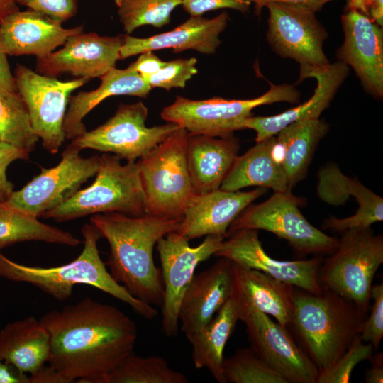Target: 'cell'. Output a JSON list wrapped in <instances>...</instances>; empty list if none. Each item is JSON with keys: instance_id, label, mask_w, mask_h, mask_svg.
Listing matches in <instances>:
<instances>
[{"instance_id": "cell-1", "label": "cell", "mask_w": 383, "mask_h": 383, "mask_svg": "<svg viewBox=\"0 0 383 383\" xmlns=\"http://www.w3.org/2000/svg\"><path fill=\"white\" fill-rule=\"evenodd\" d=\"M50 337L48 365L67 382L106 383L133 352L135 323L114 306L87 297L40 319Z\"/></svg>"}, {"instance_id": "cell-2", "label": "cell", "mask_w": 383, "mask_h": 383, "mask_svg": "<svg viewBox=\"0 0 383 383\" xmlns=\"http://www.w3.org/2000/svg\"><path fill=\"white\" fill-rule=\"evenodd\" d=\"M182 219L110 212L94 214L90 222L109 243L106 265L113 279L136 299L161 306L164 286L153 249L160 238L177 231Z\"/></svg>"}, {"instance_id": "cell-3", "label": "cell", "mask_w": 383, "mask_h": 383, "mask_svg": "<svg viewBox=\"0 0 383 383\" xmlns=\"http://www.w3.org/2000/svg\"><path fill=\"white\" fill-rule=\"evenodd\" d=\"M367 316L353 301L331 290L312 294L295 287L287 328L319 372L348 348Z\"/></svg>"}, {"instance_id": "cell-4", "label": "cell", "mask_w": 383, "mask_h": 383, "mask_svg": "<svg viewBox=\"0 0 383 383\" xmlns=\"http://www.w3.org/2000/svg\"><path fill=\"white\" fill-rule=\"evenodd\" d=\"M81 233L84 238L82 252L70 262L57 267L28 266L13 262L0 252V277L30 284L60 301L72 296L74 285H90L129 305L144 318L154 319L157 311L133 296L107 270L97 246L102 238L98 228L92 223H85Z\"/></svg>"}, {"instance_id": "cell-5", "label": "cell", "mask_w": 383, "mask_h": 383, "mask_svg": "<svg viewBox=\"0 0 383 383\" xmlns=\"http://www.w3.org/2000/svg\"><path fill=\"white\" fill-rule=\"evenodd\" d=\"M117 212L138 216L145 214V195L138 161L121 163L111 153L99 156L96 179L87 187L42 217L57 222L72 221L89 215Z\"/></svg>"}, {"instance_id": "cell-6", "label": "cell", "mask_w": 383, "mask_h": 383, "mask_svg": "<svg viewBox=\"0 0 383 383\" xmlns=\"http://www.w3.org/2000/svg\"><path fill=\"white\" fill-rule=\"evenodd\" d=\"M187 135L179 126L138 161L146 214L182 219L196 194L187 161Z\"/></svg>"}, {"instance_id": "cell-7", "label": "cell", "mask_w": 383, "mask_h": 383, "mask_svg": "<svg viewBox=\"0 0 383 383\" xmlns=\"http://www.w3.org/2000/svg\"><path fill=\"white\" fill-rule=\"evenodd\" d=\"M341 234L337 248L320 265L318 282L323 289L353 301L367 313L372 282L383 262V235L370 228Z\"/></svg>"}, {"instance_id": "cell-8", "label": "cell", "mask_w": 383, "mask_h": 383, "mask_svg": "<svg viewBox=\"0 0 383 383\" xmlns=\"http://www.w3.org/2000/svg\"><path fill=\"white\" fill-rule=\"evenodd\" d=\"M264 94L250 99H225L214 97L194 100L177 96L163 109L162 119L187 130L189 134L224 137L241 130L243 121L252 116L255 108L277 102L296 104L300 93L292 84H274Z\"/></svg>"}, {"instance_id": "cell-9", "label": "cell", "mask_w": 383, "mask_h": 383, "mask_svg": "<svg viewBox=\"0 0 383 383\" xmlns=\"http://www.w3.org/2000/svg\"><path fill=\"white\" fill-rule=\"evenodd\" d=\"M302 203L291 191L274 192L262 203L248 206L231 223L227 234L241 228L264 230L286 240L301 256L331 254L338 239L311 225L299 208Z\"/></svg>"}, {"instance_id": "cell-10", "label": "cell", "mask_w": 383, "mask_h": 383, "mask_svg": "<svg viewBox=\"0 0 383 383\" xmlns=\"http://www.w3.org/2000/svg\"><path fill=\"white\" fill-rule=\"evenodd\" d=\"M148 111L143 101L121 104L104 124L74 138L79 150L92 149L111 153L121 160L136 162L147 156L179 126L173 123L147 127Z\"/></svg>"}, {"instance_id": "cell-11", "label": "cell", "mask_w": 383, "mask_h": 383, "mask_svg": "<svg viewBox=\"0 0 383 383\" xmlns=\"http://www.w3.org/2000/svg\"><path fill=\"white\" fill-rule=\"evenodd\" d=\"M14 79L25 102L33 131L43 147L56 154L65 140L63 123L70 94L90 79L77 77L60 81L23 65H17Z\"/></svg>"}, {"instance_id": "cell-12", "label": "cell", "mask_w": 383, "mask_h": 383, "mask_svg": "<svg viewBox=\"0 0 383 383\" xmlns=\"http://www.w3.org/2000/svg\"><path fill=\"white\" fill-rule=\"evenodd\" d=\"M80 151L71 143L67 145L56 166L41 167L38 175L13 191L4 203L36 218L62 204L98 171L99 156L83 157Z\"/></svg>"}, {"instance_id": "cell-13", "label": "cell", "mask_w": 383, "mask_h": 383, "mask_svg": "<svg viewBox=\"0 0 383 383\" xmlns=\"http://www.w3.org/2000/svg\"><path fill=\"white\" fill-rule=\"evenodd\" d=\"M223 239L222 235H209L199 245L190 247L189 240L174 231L158 240L157 250L164 286L162 329L167 337L177 335L180 304L196 267L214 255Z\"/></svg>"}, {"instance_id": "cell-14", "label": "cell", "mask_w": 383, "mask_h": 383, "mask_svg": "<svg viewBox=\"0 0 383 383\" xmlns=\"http://www.w3.org/2000/svg\"><path fill=\"white\" fill-rule=\"evenodd\" d=\"M252 350L287 383H316L318 370L286 326L255 309L239 310Z\"/></svg>"}, {"instance_id": "cell-15", "label": "cell", "mask_w": 383, "mask_h": 383, "mask_svg": "<svg viewBox=\"0 0 383 383\" xmlns=\"http://www.w3.org/2000/svg\"><path fill=\"white\" fill-rule=\"evenodd\" d=\"M265 7L270 13L266 39L275 53L296 60L300 67L330 63L323 51L328 34L315 12L279 3Z\"/></svg>"}, {"instance_id": "cell-16", "label": "cell", "mask_w": 383, "mask_h": 383, "mask_svg": "<svg viewBox=\"0 0 383 383\" xmlns=\"http://www.w3.org/2000/svg\"><path fill=\"white\" fill-rule=\"evenodd\" d=\"M225 238L214 256L228 258L312 294L323 292L318 278L323 261L321 256L292 261L275 260L265 251L256 229H238L228 233Z\"/></svg>"}, {"instance_id": "cell-17", "label": "cell", "mask_w": 383, "mask_h": 383, "mask_svg": "<svg viewBox=\"0 0 383 383\" xmlns=\"http://www.w3.org/2000/svg\"><path fill=\"white\" fill-rule=\"evenodd\" d=\"M123 35L101 36L94 32L71 35L61 49L36 57L35 72L52 77L66 73L77 77L99 78L116 67L121 60Z\"/></svg>"}, {"instance_id": "cell-18", "label": "cell", "mask_w": 383, "mask_h": 383, "mask_svg": "<svg viewBox=\"0 0 383 383\" xmlns=\"http://www.w3.org/2000/svg\"><path fill=\"white\" fill-rule=\"evenodd\" d=\"M344 41L336 56L350 66L363 88L378 99L383 98V29L356 11L341 16Z\"/></svg>"}, {"instance_id": "cell-19", "label": "cell", "mask_w": 383, "mask_h": 383, "mask_svg": "<svg viewBox=\"0 0 383 383\" xmlns=\"http://www.w3.org/2000/svg\"><path fill=\"white\" fill-rule=\"evenodd\" d=\"M317 196L332 206L343 205L349 196L358 204L356 213L343 218L330 217L322 228L343 233L353 228H368L383 220V198L364 186L358 180L343 174L335 164H328L317 174Z\"/></svg>"}, {"instance_id": "cell-20", "label": "cell", "mask_w": 383, "mask_h": 383, "mask_svg": "<svg viewBox=\"0 0 383 383\" xmlns=\"http://www.w3.org/2000/svg\"><path fill=\"white\" fill-rule=\"evenodd\" d=\"M266 191L264 187L249 192L219 188L196 194L188 204L175 232L188 240L209 235H219L225 238L233 220Z\"/></svg>"}, {"instance_id": "cell-21", "label": "cell", "mask_w": 383, "mask_h": 383, "mask_svg": "<svg viewBox=\"0 0 383 383\" xmlns=\"http://www.w3.org/2000/svg\"><path fill=\"white\" fill-rule=\"evenodd\" d=\"M349 67L340 61L323 67H300V80L314 78L316 87L306 102L281 113L270 116H250L242 123V128L256 133V142L276 135L287 126L296 121L318 118L326 109L339 87L348 77Z\"/></svg>"}, {"instance_id": "cell-22", "label": "cell", "mask_w": 383, "mask_h": 383, "mask_svg": "<svg viewBox=\"0 0 383 383\" xmlns=\"http://www.w3.org/2000/svg\"><path fill=\"white\" fill-rule=\"evenodd\" d=\"M62 23L28 9L16 10L0 19V35L7 55L41 57L62 46L67 39L83 32V26L65 28Z\"/></svg>"}, {"instance_id": "cell-23", "label": "cell", "mask_w": 383, "mask_h": 383, "mask_svg": "<svg viewBox=\"0 0 383 383\" xmlns=\"http://www.w3.org/2000/svg\"><path fill=\"white\" fill-rule=\"evenodd\" d=\"M229 16L223 11L213 18L191 16L174 29L148 38L123 35L121 60L145 51L172 48L177 53L194 50L206 55L215 54L221 41L220 34L228 25Z\"/></svg>"}, {"instance_id": "cell-24", "label": "cell", "mask_w": 383, "mask_h": 383, "mask_svg": "<svg viewBox=\"0 0 383 383\" xmlns=\"http://www.w3.org/2000/svg\"><path fill=\"white\" fill-rule=\"evenodd\" d=\"M233 262L220 257L209 269L194 275L179 310L181 330L188 335L205 326L230 297Z\"/></svg>"}, {"instance_id": "cell-25", "label": "cell", "mask_w": 383, "mask_h": 383, "mask_svg": "<svg viewBox=\"0 0 383 383\" xmlns=\"http://www.w3.org/2000/svg\"><path fill=\"white\" fill-rule=\"evenodd\" d=\"M294 289L263 272L233 262L231 296L239 310H257L287 327L292 313Z\"/></svg>"}, {"instance_id": "cell-26", "label": "cell", "mask_w": 383, "mask_h": 383, "mask_svg": "<svg viewBox=\"0 0 383 383\" xmlns=\"http://www.w3.org/2000/svg\"><path fill=\"white\" fill-rule=\"evenodd\" d=\"M240 147L239 140L234 135L214 137L188 133L187 161L196 194L220 188L238 156Z\"/></svg>"}, {"instance_id": "cell-27", "label": "cell", "mask_w": 383, "mask_h": 383, "mask_svg": "<svg viewBox=\"0 0 383 383\" xmlns=\"http://www.w3.org/2000/svg\"><path fill=\"white\" fill-rule=\"evenodd\" d=\"M238 156L220 189L239 191L248 187L269 188L274 192L291 191L283 166L277 157L276 135L265 138Z\"/></svg>"}, {"instance_id": "cell-28", "label": "cell", "mask_w": 383, "mask_h": 383, "mask_svg": "<svg viewBox=\"0 0 383 383\" xmlns=\"http://www.w3.org/2000/svg\"><path fill=\"white\" fill-rule=\"evenodd\" d=\"M100 85L90 91H81L69 98L63 130L72 140L87 131L84 118L99 104L111 96L128 95L146 98L152 90L148 82L130 65L123 70L113 67L99 77Z\"/></svg>"}, {"instance_id": "cell-29", "label": "cell", "mask_w": 383, "mask_h": 383, "mask_svg": "<svg viewBox=\"0 0 383 383\" xmlns=\"http://www.w3.org/2000/svg\"><path fill=\"white\" fill-rule=\"evenodd\" d=\"M50 337L40 320L30 316L0 330V355L22 373L31 375L48 362Z\"/></svg>"}, {"instance_id": "cell-30", "label": "cell", "mask_w": 383, "mask_h": 383, "mask_svg": "<svg viewBox=\"0 0 383 383\" xmlns=\"http://www.w3.org/2000/svg\"><path fill=\"white\" fill-rule=\"evenodd\" d=\"M240 321L239 309L230 295L215 317L200 330L187 335L196 369H207L218 383H226L223 373V350Z\"/></svg>"}, {"instance_id": "cell-31", "label": "cell", "mask_w": 383, "mask_h": 383, "mask_svg": "<svg viewBox=\"0 0 383 383\" xmlns=\"http://www.w3.org/2000/svg\"><path fill=\"white\" fill-rule=\"evenodd\" d=\"M328 130L324 120L310 118L292 123L276 135L279 160L291 189L306 177L318 145Z\"/></svg>"}, {"instance_id": "cell-32", "label": "cell", "mask_w": 383, "mask_h": 383, "mask_svg": "<svg viewBox=\"0 0 383 383\" xmlns=\"http://www.w3.org/2000/svg\"><path fill=\"white\" fill-rule=\"evenodd\" d=\"M32 240L71 247L80 243L72 233L0 202V252L6 247Z\"/></svg>"}, {"instance_id": "cell-33", "label": "cell", "mask_w": 383, "mask_h": 383, "mask_svg": "<svg viewBox=\"0 0 383 383\" xmlns=\"http://www.w3.org/2000/svg\"><path fill=\"white\" fill-rule=\"evenodd\" d=\"M188 378L160 356L142 357L134 351L109 373L106 383H187Z\"/></svg>"}, {"instance_id": "cell-34", "label": "cell", "mask_w": 383, "mask_h": 383, "mask_svg": "<svg viewBox=\"0 0 383 383\" xmlns=\"http://www.w3.org/2000/svg\"><path fill=\"white\" fill-rule=\"evenodd\" d=\"M39 140L18 92L0 91V142L30 153Z\"/></svg>"}, {"instance_id": "cell-35", "label": "cell", "mask_w": 383, "mask_h": 383, "mask_svg": "<svg viewBox=\"0 0 383 383\" xmlns=\"http://www.w3.org/2000/svg\"><path fill=\"white\" fill-rule=\"evenodd\" d=\"M182 0H123L118 15L127 35L138 27L150 25L161 28L170 22L172 11Z\"/></svg>"}, {"instance_id": "cell-36", "label": "cell", "mask_w": 383, "mask_h": 383, "mask_svg": "<svg viewBox=\"0 0 383 383\" xmlns=\"http://www.w3.org/2000/svg\"><path fill=\"white\" fill-rule=\"evenodd\" d=\"M223 373L226 383H287L251 348H240L224 358Z\"/></svg>"}, {"instance_id": "cell-37", "label": "cell", "mask_w": 383, "mask_h": 383, "mask_svg": "<svg viewBox=\"0 0 383 383\" xmlns=\"http://www.w3.org/2000/svg\"><path fill=\"white\" fill-rule=\"evenodd\" d=\"M374 348L370 343H364L357 335L348 348L329 368L319 371L316 383H348L355 367L362 361L369 360Z\"/></svg>"}, {"instance_id": "cell-38", "label": "cell", "mask_w": 383, "mask_h": 383, "mask_svg": "<svg viewBox=\"0 0 383 383\" xmlns=\"http://www.w3.org/2000/svg\"><path fill=\"white\" fill-rule=\"evenodd\" d=\"M196 57L178 58L165 62V65L145 80L152 89L162 88L170 91L172 88L184 89L186 83L198 72Z\"/></svg>"}, {"instance_id": "cell-39", "label": "cell", "mask_w": 383, "mask_h": 383, "mask_svg": "<svg viewBox=\"0 0 383 383\" xmlns=\"http://www.w3.org/2000/svg\"><path fill=\"white\" fill-rule=\"evenodd\" d=\"M370 296L374 302L370 316L363 323L360 337L364 343H370L377 350L383 337V284L372 285Z\"/></svg>"}, {"instance_id": "cell-40", "label": "cell", "mask_w": 383, "mask_h": 383, "mask_svg": "<svg viewBox=\"0 0 383 383\" xmlns=\"http://www.w3.org/2000/svg\"><path fill=\"white\" fill-rule=\"evenodd\" d=\"M18 4L64 23L78 11V0H16Z\"/></svg>"}, {"instance_id": "cell-41", "label": "cell", "mask_w": 383, "mask_h": 383, "mask_svg": "<svg viewBox=\"0 0 383 383\" xmlns=\"http://www.w3.org/2000/svg\"><path fill=\"white\" fill-rule=\"evenodd\" d=\"M252 0H182L184 9L191 16H200L205 12L219 9H231L248 12Z\"/></svg>"}, {"instance_id": "cell-42", "label": "cell", "mask_w": 383, "mask_h": 383, "mask_svg": "<svg viewBox=\"0 0 383 383\" xmlns=\"http://www.w3.org/2000/svg\"><path fill=\"white\" fill-rule=\"evenodd\" d=\"M29 153L6 143L0 142V202L6 201L13 192V184L8 180V166L17 160H27Z\"/></svg>"}, {"instance_id": "cell-43", "label": "cell", "mask_w": 383, "mask_h": 383, "mask_svg": "<svg viewBox=\"0 0 383 383\" xmlns=\"http://www.w3.org/2000/svg\"><path fill=\"white\" fill-rule=\"evenodd\" d=\"M345 11H356L383 26V0H345Z\"/></svg>"}, {"instance_id": "cell-44", "label": "cell", "mask_w": 383, "mask_h": 383, "mask_svg": "<svg viewBox=\"0 0 383 383\" xmlns=\"http://www.w3.org/2000/svg\"><path fill=\"white\" fill-rule=\"evenodd\" d=\"M165 64L153 51H145L140 54L136 61L130 64L143 78L148 79L157 72Z\"/></svg>"}, {"instance_id": "cell-45", "label": "cell", "mask_w": 383, "mask_h": 383, "mask_svg": "<svg viewBox=\"0 0 383 383\" xmlns=\"http://www.w3.org/2000/svg\"><path fill=\"white\" fill-rule=\"evenodd\" d=\"M333 0H252L255 5V13L260 15L265 6L270 3L284 4L297 6L316 13L328 2Z\"/></svg>"}, {"instance_id": "cell-46", "label": "cell", "mask_w": 383, "mask_h": 383, "mask_svg": "<svg viewBox=\"0 0 383 383\" xmlns=\"http://www.w3.org/2000/svg\"><path fill=\"white\" fill-rule=\"evenodd\" d=\"M0 91H17L14 76L12 74L0 35Z\"/></svg>"}, {"instance_id": "cell-47", "label": "cell", "mask_w": 383, "mask_h": 383, "mask_svg": "<svg viewBox=\"0 0 383 383\" xmlns=\"http://www.w3.org/2000/svg\"><path fill=\"white\" fill-rule=\"evenodd\" d=\"M0 383H30L29 375L22 373L0 355Z\"/></svg>"}, {"instance_id": "cell-48", "label": "cell", "mask_w": 383, "mask_h": 383, "mask_svg": "<svg viewBox=\"0 0 383 383\" xmlns=\"http://www.w3.org/2000/svg\"><path fill=\"white\" fill-rule=\"evenodd\" d=\"M29 377L30 383H67V380L49 365H45Z\"/></svg>"}, {"instance_id": "cell-49", "label": "cell", "mask_w": 383, "mask_h": 383, "mask_svg": "<svg viewBox=\"0 0 383 383\" xmlns=\"http://www.w3.org/2000/svg\"><path fill=\"white\" fill-rule=\"evenodd\" d=\"M372 367L365 372V382L366 383L383 382V353L372 354L369 359Z\"/></svg>"}, {"instance_id": "cell-50", "label": "cell", "mask_w": 383, "mask_h": 383, "mask_svg": "<svg viewBox=\"0 0 383 383\" xmlns=\"http://www.w3.org/2000/svg\"><path fill=\"white\" fill-rule=\"evenodd\" d=\"M18 9L16 0H0V19Z\"/></svg>"}, {"instance_id": "cell-51", "label": "cell", "mask_w": 383, "mask_h": 383, "mask_svg": "<svg viewBox=\"0 0 383 383\" xmlns=\"http://www.w3.org/2000/svg\"><path fill=\"white\" fill-rule=\"evenodd\" d=\"M116 6L118 7L123 0H113Z\"/></svg>"}]
</instances>
